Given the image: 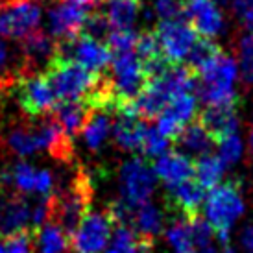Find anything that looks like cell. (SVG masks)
<instances>
[{
	"label": "cell",
	"mask_w": 253,
	"mask_h": 253,
	"mask_svg": "<svg viewBox=\"0 0 253 253\" xmlns=\"http://www.w3.org/2000/svg\"><path fill=\"white\" fill-rule=\"evenodd\" d=\"M196 89V76L189 67L169 65L167 69L148 78L141 94L131 102L135 115L142 120H155L172 98Z\"/></svg>",
	"instance_id": "6da1fadb"
},
{
	"label": "cell",
	"mask_w": 253,
	"mask_h": 253,
	"mask_svg": "<svg viewBox=\"0 0 253 253\" xmlns=\"http://www.w3.org/2000/svg\"><path fill=\"white\" fill-rule=\"evenodd\" d=\"M92 192L94 189L91 176L84 167H80L69 185L54 189V192L48 196V222L57 225L67 237H71V233L78 227L82 218L91 211Z\"/></svg>",
	"instance_id": "7a4b0ae2"
},
{
	"label": "cell",
	"mask_w": 253,
	"mask_h": 253,
	"mask_svg": "<svg viewBox=\"0 0 253 253\" xmlns=\"http://www.w3.org/2000/svg\"><path fill=\"white\" fill-rule=\"evenodd\" d=\"M44 76L48 80L57 102L85 100L96 91L104 74L91 72L69 57L59 56L56 50L48 59Z\"/></svg>",
	"instance_id": "3957f363"
},
{
	"label": "cell",
	"mask_w": 253,
	"mask_h": 253,
	"mask_svg": "<svg viewBox=\"0 0 253 253\" xmlns=\"http://www.w3.org/2000/svg\"><path fill=\"white\" fill-rule=\"evenodd\" d=\"M205 218L216 233L218 244L231 240L233 224L244 214V196L239 179H227L209 189V194L204 198Z\"/></svg>",
	"instance_id": "277c9868"
},
{
	"label": "cell",
	"mask_w": 253,
	"mask_h": 253,
	"mask_svg": "<svg viewBox=\"0 0 253 253\" xmlns=\"http://www.w3.org/2000/svg\"><path fill=\"white\" fill-rule=\"evenodd\" d=\"M239 67L235 59L220 52L207 65L194 72L196 89L200 98L207 106H229L237 102L235 82H237Z\"/></svg>",
	"instance_id": "5b68a950"
},
{
	"label": "cell",
	"mask_w": 253,
	"mask_h": 253,
	"mask_svg": "<svg viewBox=\"0 0 253 253\" xmlns=\"http://www.w3.org/2000/svg\"><path fill=\"white\" fill-rule=\"evenodd\" d=\"M109 67H111V74L107 76V80L115 98V107L133 102L148 82V74L144 71L141 57L137 56L135 50L113 54Z\"/></svg>",
	"instance_id": "8992f818"
},
{
	"label": "cell",
	"mask_w": 253,
	"mask_h": 253,
	"mask_svg": "<svg viewBox=\"0 0 253 253\" xmlns=\"http://www.w3.org/2000/svg\"><path fill=\"white\" fill-rule=\"evenodd\" d=\"M21 76L15 78V91H17V102L21 109L30 119H42L52 113L57 100L54 91L50 87L44 74H34L28 69L19 72Z\"/></svg>",
	"instance_id": "52a82bcc"
},
{
	"label": "cell",
	"mask_w": 253,
	"mask_h": 253,
	"mask_svg": "<svg viewBox=\"0 0 253 253\" xmlns=\"http://www.w3.org/2000/svg\"><path fill=\"white\" fill-rule=\"evenodd\" d=\"M113 233V220L107 211H89L69 237L71 253H102Z\"/></svg>",
	"instance_id": "ba28073f"
},
{
	"label": "cell",
	"mask_w": 253,
	"mask_h": 253,
	"mask_svg": "<svg viewBox=\"0 0 253 253\" xmlns=\"http://www.w3.org/2000/svg\"><path fill=\"white\" fill-rule=\"evenodd\" d=\"M154 34L161 46L163 56L170 65H179L183 59H187L198 41V34L185 21V17L161 21L155 26Z\"/></svg>",
	"instance_id": "9c48e42d"
},
{
	"label": "cell",
	"mask_w": 253,
	"mask_h": 253,
	"mask_svg": "<svg viewBox=\"0 0 253 253\" xmlns=\"http://www.w3.org/2000/svg\"><path fill=\"white\" fill-rule=\"evenodd\" d=\"M56 52L96 74H104L107 71L113 57L106 42L85 34H80L69 41H61L59 44H56Z\"/></svg>",
	"instance_id": "30bf717a"
},
{
	"label": "cell",
	"mask_w": 253,
	"mask_h": 253,
	"mask_svg": "<svg viewBox=\"0 0 253 253\" xmlns=\"http://www.w3.org/2000/svg\"><path fill=\"white\" fill-rule=\"evenodd\" d=\"M41 6L36 0H2L0 2V37L22 39L39 26Z\"/></svg>",
	"instance_id": "8fae6325"
},
{
	"label": "cell",
	"mask_w": 253,
	"mask_h": 253,
	"mask_svg": "<svg viewBox=\"0 0 253 253\" xmlns=\"http://www.w3.org/2000/svg\"><path fill=\"white\" fill-rule=\"evenodd\" d=\"M120 194L122 200L131 207L150 202L155 190L154 169L142 157L129 159L120 169Z\"/></svg>",
	"instance_id": "7c38bea8"
},
{
	"label": "cell",
	"mask_w": 253,
	"mask_h": 253,
	"mask_svg": "<svg viewBox=\"0 0 253 253\" xmlns=\"http://www.w3.org/2000/svg\"><path fill=\"white\" fill-rule=\"evenodd\" d=\"M0 183L11 185L15 192L24 194V196L32 194V192H36L39 196H50L56 189V179H54L50 170L36 169L24 161L11 165L0 176Z\"/></svg>",
	"instance_id": "4fadbf2b"
},
{
	"label": "cell",
	"mask_w": 253,
	"mask_h": 253,
	"mask_svg": "<svg viewBox=\"0 0 253 253\" xmlns=\"http://www.w3.org/2000/svg\"><path fill=\"white\" fill-rule=\"evenodd\" d=\"M196 113V96L192 92H183L176 98H172L157 117H155V127L161 131L167 139L174 141L176 135L181 131L185 124H189Z\"/></svg>",
	"instance_id": "5bb4252c"
},
{
	"label": "cell",
	"mask_w": 253,
	"mask_h": 253,
	"mask_svg": "<svg viewBox=\"0 0 253 253\" xmlns=\"http://www.w3.org/2000/svg\"><path fill=\"white\" fill-rule=\"evenodd\" d=\"M183 17L198 36L204 39L216 37L224 28L222 11L212 0H190L183 7Z\"/></svg>",
	"instance_id": "9a60e30c"
},
{
	"label": "cell",
	"mask_w": 253,
	"mask_h": 253,
	"mask_svg": "<svg viewBox=\"0 0 253 253\" xmlns=\"http://www.w3.org/2000/svg\"><path fill=\"white\" fill-rule=\"evenodd\" d=\"M89 11L78 4H59L52 7L48 13V26L52 37L57 41H69L82 34Z\"/></svg>",
	"instance_id": "2e32d148"
},
{
	"label": "cell",
	"mask_w": 253,
	"mask_h": 253,
	"mask_svg": "<svg viewBox=\"0 0 253 253\" xmlns=\"http://www.w3.org/2000/svg\"><path fill=\"white\" fill-rule=\"evenodd\" d=\"M205 189L200 183L190 177L176 185H167L165 202L172 211H179L183 216H196L200 214V207L204 204Z\"/></svg>",
	"instance_id": "e0dca14e"
},
{
	"label": "cell",
	"mask_w": 253,
	"mask_h": 253,
	"mask_svg": "<svg viewBox=\"0 0 253 253\" xmlns=\"http://www.w3.org/2000/svg\"><path fill=\"white\" fill-rule=\"evenodd\" d=\"M30 204L24 194L13 192L0 200V237L30 229Z\"/></svg>",
	"instance_id": "ac0fdd59"
},
{
	"label": "cell",
	"mask_w": 253,
	"mask_h": 253,
	"mask_svg": "<svg viewBox=\"0 0 253 253\" xmlns=\"http://www.w3.org/2000/svg\"><path fill=\"white\" fill-rule=\"evenodd\" d=\"M154 174L165 185H176L194 177V161L181 152H165L155 157Z\"/></svg>",
	"instance_id": "d6986e66"
},
{
	"label": "cell",
	"mask_w": 253,
	"mask_h": 253,
	"mask_svg": "<svg viewBox=\"0 0 253 253\" xmlns=\"http://www.w3.org/2000/svg\"><path fill=\"white\" fill-rule=\"evenodd\" d=\"M198 122L211 133L214 142L220 141L225 135L237 133L239 129V115L235 104L229 106H207L198 115Z\"/></svg>",
	"instance_id": "ffe728a7"
},
{
	"label": "cell",
	"mask_w": 253,
	"mask_h": 253,
	"mask_svg": "<svg viewBox=\"0 0 253 253\" xmlns=\"http://www.w3.org/2000/svg\"><path fill=\"white\" fill-rule=\"evenodd\" d=\"M113 117H115L113 107H92L91 109L89 119L80 131V135L84 137L85 146L91 152H98L107 141V137L111 135Z\"/></svg>",
	"instance_id": "44dd1931"
},
{
	"label": "cell",
	"mask_w": 253,
	"mask_h": 253,
	"mask_svg": "<svg viewBox=\"0 0 253 253\" xmlns=\"http://www.w3.org/2000/svg\"><path fill=\"white\" fill-rule=\"evenodd\" d=\"M91 109L92 106L87 100H69V102H57L50 115L65 133L69 137H74V135H80L82 127L91 115Z\"/></svg>",
	"instance_id": "7402d4cb"
},
{
	"label": "cell",
	"mask_w": 253,
	"mask_h": 253,
	"mask_svg": "<svg viewBox=\"0 0 253 253\" xmlns=\"http://www.w3.org/2000/svg\"><path fill=\"white\" fill-rule=\"evenodd\" d=\"M152 239H146L127 225H113L111 239L102 253H152Z\"/></svg>",
	"instance_id": "603a6c76"
},
{
	"label": "cell",
	"mask_w": 253,
	"mask_h": 253,
	"mask_svg": "<svg viewBox=\"0 0 253 253\" xmlns=\"http://www.w3.org/2000/svg\"><path fill=\"white\" fill-rule=\"evenodd\" d=\"M172 142H174L176 146L181 148V150L189 152V154L198 155V157L204 154H211L212 146L216 144L214 139L211 137V133H209L198 120L185 124V126L181 127V131L176 135V139Z\"/></svg>",
	"instance_id": "cb8c5ba5"
},
{
	"label": "cell",
	"mask_w": 253,
	"mask_h": 253,
	"mask_svg": "<svg viewBox=\"0 0 253 253\" xmlns=\"http://www.w3.org/2000/svg\"><path fill=\"white\" fill-rule=\"evenodd\" d=\"M163 224H165V216H163V211L157 205L146 202V204L133 207L129 227L139 235L155 240V237L161 235Z\"/></svg>",
	"instance_id": "d4e9b609"
},
{
	"label": "cell",
	"mask_w": 253,
	"mask_h": 253,
	"mask_svg": "<svg viewBox=\"0 0 253 253\" xmlns=\"http://www.w3.org/2000/svg\"><path fill=\"white\" fill-rule=\"evenodd\" d=\"M104 15L111 30H133L141 15V0H109Z\"/></svg>",
	"instance_id": "484cf974"
},
{
	"label": "cell",
	"mask_w": 253,
	"mask_h": 253,
	"mask_svg": "<svg viewBox=\"0 0 253 253\" xmlns=\"http://www.w3.org/2000/svg\"><path fill=\"white\" fill-rule=\"evenodd\" d=\"M225 169H227V167L220 161L218 155L204 154V155H200L198 161L194 163V177H196V181L200 183L205 190L212 189V187H216L218 183H220V179L224 177Z\"/></svg>",
	"instance_id": "4316f807"
},
{
	"label": "cell",
	"mask_w": 253,
	"mask_h": 253,
	"mask_svg": "<svg viewBox=\"0 0 253 253\" xmlns=\"http://www.w3.org/2000/svg\"><path fill=\"white\" fill-rule=\"evenodd\" d=\"M54 50H56V44L41 30L36 28L34 32H30L28 36L22 37V54L28 63H37L46 57L50 59Z\"/></svg>",
	"instance_id": "83f0119b"
},
{
	"label": "cell",
	"mask_w": 253,
	"mask_h": 253,
	"mask_svg": "<svg viewBox=\"0 0 253 253\" xmlns=\"http://www.w3.org/2000/svg\"><path fill=\"white\" fill-rule=\"evenodd\" d=\"M36 240L41 246V253H65L69 250V237L50 222L36 233Z\"/></svg>",
	"instance_id": "f1b7e54d"
},
{
	"label": "cell",
	"mask_w": 253,
	"mask_h": 253,
	"mask_svg": "<svg viewBox=\"0 0 253 253\" xmlns=\"http://www.w3.org/2000/svg\"><path fill=\"white\" fill-rule=\"evenodd\" d=\"M34 240H36V235L32 229H22V231L0 237V253H32Z\"/></svg>",
	"instance_id": "f546056e"
},
{
	"label": "cell",
	"mask_w": 253,
	"mask_h": 253,
	"mask_svg": "<svg viewBox=\"0 0 253 253\" xmlns=\"http://www.w3.org/2000/svg\"><path fill=\"white\" fill-rule=\"evenodd\" d=\"M169 144L170 139H167L155 126H148L146 124L141 141V152L144 157H152V159L159 157L169 150Z\"/></svg>",
	"instance_id": "4dcf8cb0"
},
{
	"label": "cell",
	"mask_w": 253,
	"mask_h": 253,
	"mask_svg": "<svg viewBox=\"0 0 253 253\" xmlns=\"http://www.w3.org/2000/svg\"><path fill=\"white\" fill-rule=\"evenodd\" d=\"M240 74L248 87L253 89V26H250L246 34L240 39Z\"/></svg>",
	"instance_id": "1f68e13d"
},
{
	"label": "cell",
	"mask_w": 253,
	"mask_h": 253,
	"mask_svg": "<svg viewBox=\"0 0 253 253\" xmlns=\"http://www.w3.org/2000/svg\"><path fill=\"white\" fill-rule=\"evenodd\" d=\"M218 144V157L220 161L224 163L225 167H233L235 163H239V159L242 157V141L237 133L225 135L220 141H216Z\"/></svg>",
	"instance_id": "d6a6232c"
},
{
	"label": "cell",
	"mask_w": 253,
	"mask_h": 253,
	"mask_svg": "<svg viewBox=\"0 0 253 253\" xmlns=\"http://www.w3.org/2000/svg\"><path fill=\"white\" fill-rule=\"evenodd\" d=\"M106 39V44L109 46L111 54L131 52L135 50V42H137V36L131 30H111Z\"/></svg>",
	"instance_id": "836d02e7"
},
{
	"label": "cell",
	"mask_w": 253,
	"mask_h": 253,
	"mask_svg": "<svg viewBox=\"0 0 253 253\" xmlns=\"http://www.w3.org/2000/svg\"><path fill=\"white\" fill-rule=\"evenodd\" d=\"M183 7H185V4H183L181 0H154V13L161 21L181 19Z\"/></svg>",
	"instance_id": "e575fe53"
},
{
	"label": "cell",
	"mask_w": 253,
	"mask_h": 253,
	"mask_svg": "<svg viewBox=\"0 0 253 253\" xmlns=\"http://www.w3.org/2000/svg\"><path fill=\"white\" fill-rule=\"evenodd\" d=\"M233 9L242 24L253 26V0H233Z\"/></svg>",
	"instance_id": "d590c367"
},
{
	"label": "cell",
	"mask_w": 253,
	"mask_h": 253,
	"mask_svg": "<svg viewBox=\"0 0 253 253\" xmlns=\"http://www.w3.org/2000/svg\"><path fill=\"white\" fill-rule=\"evenodd\" d=\"M240 246H242V252L244 253H253V222L242 229Z\"/></svg>",
	"instance_id": "8d00e7d4"
},
{
	"label": "cell",
	"mask_w": 253,
	"mask_h": 253,
	"mask_svg": "<svg viewBox=\"0 0 253 253\" xmlns=\"http://www.w3.org/2000/svg\"><path fill=\"white\" fill-rule=\"evenodd\" d=\"M9 61H11V50L4 39H0V71H4Z\"/></svg>",
	"instance_id": "74e56055"
},
{
	"label": "cell",
	"mask_w": 253,
	"mask_h": 253,
	"mask_svg": "<svg viewBox=\"0 0 253 253\" xmlns=\"http://www.w3.org/2000/svg\"><path fill=\"white\" fill-rule=\"evenodd\" d=\"M67 2H72V4H78V6H91V4H96L98 0H67Z\"/></svg>",
	"instance_id": "f35d334b"
},
{
	"label": "cell",
	"mask_w": 253,
	"mask_h": 253,
	"mask_svg": "<svg viewBox=\"0 0 253 253\" xmlns=\"http://www.w3.org/2000/svg\"><path fill=\"white\" fill-rule=\"evenodd\" d=\"M11 84H13V78L11 76H7L4 82L0 80V91H2V89H7V87H11Z\"/></svg>",
	"instance_id": "ab89813d"
},
{
	"label": "cell",
	"mask_w": 253,
	"mask_h": 253,
	"mask_svg": "<svg viewBox=\"0 0 253 253\" xmlns=\"http://www.w3.org/2000/svg\"><path fill=\"white\" fill-rule=\"evenodd\" d=\"M250 159H253V126L250 129Z\"/></svg>",
	"instance_id": "60d3db41"
},
{
	"label": "cell",
	"mask_w": 253,
	"mask_h": 253,
	"mask_svg": "<svg viewBox=\"0 0 253 253\" xmlns=\"http://www.w3.org/2000/svg\"><path fill=\"white\" fill-rule=\"evenodd\" d=\"M220 2H225V0H220Z\"/></svg>",
	"instance_id": "b9f144b4"
},
{
	"label": "cell",
	"mask_w": 253,
	"mask_h": 253,
	"mask_svg": "<svg viewBox=\"0 0 253 253\" xmlns=\"http://www.w3.org/2000/svg\"><path fill=\"white\" fill-rule=\"evenodd\" d=\"M0 185H2V183H0Z\"/></svg>",
	"instance_id": "7bdbcfd3"
}]
</instances>
